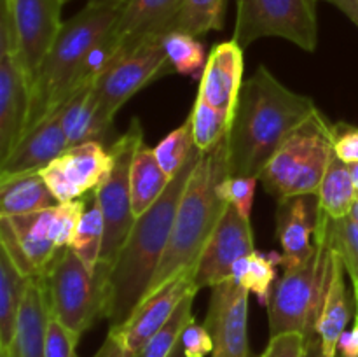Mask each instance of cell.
Instances as JSON below:
<instances>
[{"label":"cell","instance_id":"cell-8","mask_svg":"<svg viewBox=\"0 0 358 357\" xmlns=\"http://www.w3.org/2000/svg\"><path fill=\"white\" fill-rule=\"evenodd\" d=\"M318 0H236L233 41L241 48L280 37L313 52L318 44Z\"/></svg>","mask_w":358,"mask_h":357},{"label":"cell","instance_id":"cell-33","mask_svg":"<svg viewBox=\"0 0 358 357\" xmlns=\"http://www.w3.org/2000/svg\"><path fill=\"white\" fill-rule=\"evenodd\" d=\"M164 52L168 56L171 69L175 74L196 77L199 72L203 74L206 65L205 49L198 37L185 31L173 30L163 37Z\"/></svg>","mask_w":358,"mask_h":357},{"label":"cell","instance_id":"cell-51","mask_svg":"<svg viewBox=\"0 0 358 357\" xmlns=\"http://www.w3.org/2000/svg\"><path fill=\"white\" fill-rule=\"evenodd\" d=\"M352 216L355 217V219L358 220V198H357V202L353 203V209H352Z\"/></svg>","mask_w":358,"mask_h":357},{"label":"cell","instance_id":"cell-48","mask_svg":"<svg viewBox=\"0 0 358 357\" xmlns=\"http://www.w3.org/2000/svg\"><path fill=\"white\" fill-rule=\"evenodd\" d=\"M348 167H350V174H352V178H353V184H355L357 192H358V163L348 164Z\"/></svg>","mask_w":358,"mask_h":357},{"label":"cell","instance_id":"cell-49","mask_svg":"<svg viewBox=\"0 0 358 357\" xmlns=\"http://www.w3.org/2000/svg\"><path fill=\"white\" fill-rule=\"evenodd\" d=\"M168 357H187L184 352V346H182V342H178V345L175 346L173 352H171Z\"/></svg>","mask_w":358,"mask_h":357},{"label":"cell","instance_id":"cell-31","mask_svg":"<svg viewBox=\"0 0 358 357\" xmlns=\"http://www.w3.org/2000/svg\"><path fill=\"white\" fill-rule=\"evenodd\" d=\"M192 125V135H194L196 149L199 153H208L219 142H222L231 133L233 119L222 111L210 105L201 97H196L192 111L189 114Z\"/></svg>","mask_w":358,"mask_h":357},{"label":"cell","instance_id":"cell-12","mask_svg":"<svg viewBox=\"0 0 358 357\" xmlns=\"http://www.w3.org/2000/svg\"><path fill=\"white\" fill-rule=\"evenodd\" d=\"M254 251V231L250 219L241 216L236 206L229 203L196 262V287L203 289L231 280L234 262Z\"/></svg>","mask_w":358,"mask_h":357},{"label":"cell","instance_id":"cell-20","mask_svg":"<svg viewBox=\"0 0 358 357\" xmlns=\"http://www.w3.org/2000/svg\"><path fill=\"white\" fill-rule=\"evenodd\" d=\"M332 247V245H331ZM346 268L341 255L332 248L329 261L327 287H325L324 303L317 321V338L320 340L324 357H338V345L343 332L346 331L350 315V298L346 290Z\"/></svg>","mask_w":358,"mask_h":357},{"label":"cell","instance_id":"cell-6","mask_svg":"<svg viewBox=\"0 0 358 357\" xmlns=\"http://www.w3.org/2000/svg\"><path fill=\"white\" fill-rule=\"evenodd\" d=\"M112 265L100 261L91 270L70 247L58 248L41 279L51 317L83 336L110 312Z\"/></svg>","mask_w":358,"mask_h":357},{"label":"cell","instance_id":"cell-39","mask_svg":"<svg viewBox=\"0 0 358 357\" xmlns=\"http://www.w3.org/2000/svg\"><path fill=\"white\" fill-rule=\"evenodd\" d=\"M79 336L66 329L55 317H49L45 335V357H77L76 346Z\"/></svg>","mask_w":358,"mask_h":357},{"label":"cell","instance_id":"cell-25","mask_svg":"<svg viewBox=\"0 0 358 357\" xmlns=\"http://www.w3.org/2000/svg\"><path fill=\"white\" fill-rule=\"evenodd\" d=\"M7 219L16 233L21 248L41 276L58 252L52 237V209L10 216Z\"/></svg>","mask_w":358,"mask_h":357},{"label":"cell","instance_id":"cell-3","mask_svg":"<svg viewBox=\"0 0 358 357\" xmlns=\"http://www.w3.org/2000/svg\"><path fill=\"white\" fill-rule=\"evenodd\" d=\"M229 135L208 153H201L182 195L170 241L145 296L157 293L175 276L194 272L210 234L229 203L219 195V184L229 177Z\"/></svg>","mask_w":358,"mask_h":357},{"label":"cell","instance_id":"cell-40","mask_svg":"<svg viewBox=\"0 0 358 357\" xmlns=\"http://www.w3.org/2000/svg\"><path fill=\"white\" fill-rule=\"evenodd\" d=\"M0 247L9 254L14 266H16L24 276H28V279H37L38 272L35 270V266L31 265L30 259L27 258L23 248H21L20 241H17L16 238V233H14L13 226H10L7 217H0Z\"/></svg>","mask_w":358,"mask_h":357},{"label":"cell","instance_id":"cell-37","mask_svg":"<svg viewBox=\"0 0 358 357\" xmlns=\"http://www.w3.org/2000/svg\"><path fill=\"white\" fill-rule=\"evenodd\" d=\"M87 202H90V192L84 195V200L79 198L59 203L58 206L52 209V237H55V244L58 248L70 247L77 226L86 212Z\"/></svg>","mask_w":358,"mask_h":357},{"label":"cell","instance_id":"cell-24","mask_svg":"<svg viewBox=\"0 0 358 357\" xmlns=\"http://www.w3.org/2000/svg\"><path fill=\"white\" fill-rule=\"evenodd\" d=\"M51 189L38 172L0 175V216L10 217L58 206Z\"/></svg>","mask_w":358,"mask_h":357},{"label":"cell","instance_id":"cell-23","mask_svg":"<svg viewBox=\"0 0 358 357\" xmlns=\"http://www.w3.org/2000/svg\"><path fill=\"white\" fill-rule=\"evenodd\" d=\"M55 163L83 196L93 192L107 178L114 156L105 144L86 142L66 149Z\"/></svg>","mask_w":358,"mask_h":357},{"label":"cell","instance_id":"cell-53","mask_svg":"<svg viewBox=\"0 0 358 357\" xmlns=\"http://www.w3.org/2000/svg\"><path fill=\"white\" fill-rule=\"evenodd\" d=\"M0 357H6V356H3V354H2V352H0Z\"/></svg>","mask_w":358,"mask_h":357},{"label":"cell","instance_id":"cell-18","mask_svg":"<svg viewBox=\"0 0 358 357\" xmlns=\"http://www.w3.org/2000/svg\"><path fill=\"white\" fill-rule=\"evenodd\" d=\"M69 149L62 122V107L31 126L9 156L0 161V175L41 172Z\"/></svg>","mask_w":358,"mask_h":357},{"label":"cell","instance_id":"cell-15","mask_svg":"<svg viewBox=\"0 0 358 357\" xmlns=\"http://www.w3.org/2000/svg\"><path fill=\"white\" fill-rule=\"evenodd\" d=\"M30 80L16 52L0 49V161L23 139L30 118Z\"/></svg>","mask_w":358,"mask_h":357},{"label":"cell","instance_id":"cell-34","mask_svg":"<svg viewBox=\"0 0 358 357\" xmlns=\"http://www.w3.org/2000/svg\"><path fill=\"white\" fill-rule=\"evenodd\" d=\"M227 0H185L175 30L185 31L194 37L222 30Z\"/></svg>","mask_w":358,"mask_h":357},{"label":"cell","instance_id":"cell-38","mask_svg":"<svg viewBox=\"0 0 358 357\" xmlns=\"http://www.w3.org/2000/svg\"><path fill=\"white\" fill-rule=\"evenodd\" d=\"M257 177H243V175H229L219 184V195L236 206L238 212L243 217L250 219L252 205H254L255 186H257Z\"/></svg>","mask_w":358,"mask_h":357},{"label":"cell","instance_id":"cell-9","mask_svg":"<svg viewBox=\"0 0 358 357\" xmlns=\"http://www.w3.org/2000/svg\"><path fill=\"white\" fill-rule=\"evenodd\" d=\"M143 140V130L138 119H131V125L117 140L108 146L114 164L110 174L94 189L98 205L103 214L105 237L100 261L114 266L133 224L135 216L131 210V188H129V172L136 147Z\"/></svg>","mask_w":358,"mask_h":357},{"label":"cell","instance_id":"cell-21","mask_svg":"<svg viewBox=\"0 0 358 357\" xmlns=\"http://www.w3.org/2000/svg\"><path fill=\"white\" fill-rule=\"evenodd\" d=\"M49 312L45 287L41 276L31 279L24 300L21 303L20 317L14 342L9 350H0L6 357H45V335Z\"/></svg>","mask_w":358,"mask_h":357},{"label":"cell","instance_id":"cell-30","mask_svg":"<svg viewBox=\"0 0 358 357\" xmlns=\"http://www.w3.org/2000/svg\"><path fill=\"white\" fill-rule=\"evenodd\" d=\"M105 237V224L103 214H101L100 205H98L96 195L90 192V202H87L86 212L77 226L76 234L72 238L70 248L90 266L91 270L96 268L100 262L101 248H103Z\"/></svg>","mask_w":358,"mask_h":357},{"label":"cell","instance_id":"cell-41","mask_svg":"<svg viewBox=\"0 0 358 357\" xmlns=\"http://www.w3.org/2000/svg\"><path fill=\"white\" fill-rule=\"evenodd\" d=\"M182 346L187 357H206L213 352V340L205 324L191 321L182 332Z\"/></svg>","mask_w":358,"mask_h":357},{"label":"cell","instance_id":"cell-27","mask_svg":"<svg viewBox=\"0 0 358 357\" xmlns=\"http://www.w3.org/2000/svg\"><path fill=\"white\" fill-rule=\"evenodd\" d=\"M30 282L31 279L24 276L0 247V350H9L13 345L21 303Z\"/></svg>","mask_w":358,"mask_h":357},{"label":"cell","instance_id":"cell-11","mask_svg":"<svg viewBox=\"0 0 358 357\" xmlns=\"http://www.w3.org/2000/svg\"><path fill=\"white\" fill-rule=\"evenodd\" d=\"M16 35V56L31 83L63 27V0H6Z\"/></svg>","mask_w":358,"mask_h":357},{"label":"cell","instance_id":"cell-35","mask_svg":"<svg viewBox=\"0 0 358 357\" xmlns=\"http://www.w3.org/2000/svg\"><path fill=\"white\" fill-rule=\"evenodd\" d=\"M196 150L194 135H192V125L191 119L182 122L177 130L168 133L156 147H154V154L157 158V163L161 164L164 174L170 178H173L178 172L184 168L189 158Z\"/></svg>","mask_w":358,"mask_h":357},{"label":"cell","instance_id":"cell-44","mask_svg":"<svg viewBox=\"0 0 358 357\" xmlns=\"http://www.w3.org/2000/svg\"><path fill=\"white\" fill-rule=\"evenodd\" d=\"M338 357H358V321L350 331L343 332L338 345Z\"/></svg>","mask_w":358,"mask_h":357},{"label":"cell","instance_id":"cell-4","mask_svg":"<svg viewBox=\"0 0 358 357\" xmlns=\"http://www.w3.org/2000/svg\"><path fill=\"white\" fill-rule=\"evenodd\" d=\"M124 6L90 0L83 10L65 21L31 83L28 130L58 111L69 100V88L90 49L114 28ZM24 132V133H27Z\"/></svg>","mask_w":358,"mask_h":357},{"label":"cell","instance_id":"cell-42","mask_svg":"<svg viewBox=\"0 0 358 357\" xmlns=\"http://www.w3.org/2000/svg\"><path fill=\"white\" fill-rule=\"evenodd\" d=\"M306 336L301 332H283L269 336V343L261 357H304Z\"/></svg>","mask_w":358,"mask_h":357},{"label":"cell","instance_id":"cell-22","mask_svg":"<svg viewBox=\"0 0 358 357\" xmlns=\"http://www.w3.org/2000/svg\"><path fill=\"white\" fill-rule=\"evenodd\" d=\"M62 122L69 149L86 142L107 144L114 122L103 118L94 84H87L62 105Z\"/></svg>","mask_w":358,"mask_h":357},{"label":"cell","instance_id":"cell-29","mask_svg":"<svg viewBox=\"0 0 358 357\" xmlns=\"http://www.w3.org/2000/svg\"><path fill=\"white\" fill-rule=\"evenodd\" d=\"M276 266H282V254L254 251L234 262L231 280H234L248 293L255 294L259 303L266 307L276 282Z\"/></svg>","mask_w":358,"mask_h":357},{"label":"cell","instance_id":"cell-46","mask_svg":"<svg viewBox=\"0 0 358 357\" xmlns=\"http://www.w3.org/2000/svg\"><path fill=\"white\" fill-rule=\"evenodd\" d=\"M343 10L358 27V0H327Z\"/></svg>","mask_w":358,"mask_h":357},{"label":"cell","instance_id":"cell-7","mask_svg":"<svg viewBox=\"0 0 358 357\" xmlns=\"http://www.w3.org/2000/svg\"><path fill=\"white\" fill-rule=\"evenodd\" d=\"M320 111H315L280 146L259 181L276 200L318 195L334 156V130Z\"/></svg>","mask_w":358,"mask_h":357},{"label":"cell","instance_id":"cell-14","mask_svg":"<svg viewBox=\"0 0 358 357\" xmlns=\"http://www.w3.org/2000/svg\"><path fill=\"white\" fill-rule=\"evenodd\" d=\"M194 289L199 290L194 284V272L182 273L161 287L157 293L143 298L124 324L108 329L122 343L126 357L138 354L145 343L166 324L180 301Z\"/></svg>","mask_w":358,"mask_h":357},{"label":"cell","instance_id":"cell-45","mask_svg":"<svg viewBox=\"0 0 358 357\" xmlns=\"http://www.w3.org/2000/svg\"><path fill=\"white\" fill-rule=\"evenodd\" d=\"M93 357H126V352H124V346H122V343L119 342L117 336H115L114 332L108 331L103 345L98 349V352L94 354Z\"/></svg>","mask_w":358,"mask_h":357},{"label":"cell","instance_id":"cell-17","mask_svg":"<svg viewBox=\"0 0 358 357\" xmlns=\"http://www.w3.org/2000/svg\"><path fill=\"white\" fill-rule=\"evenodd\" d=\"M243 88V48L233 38L219 42L206 58L198 94L234 121Z\"/></svg>","mask_w":358,"mask_h":357},{"label":"cell","instance_id":"cell-1","mask_svg":"<svg viewBox=\"0 0 358 357\" xmlns=\"http://www.w3.org/2000/svg\"><path fill=\"white\" fill-rule=\"evenodd\" d=\"M315 111L310 97L289 90L264 65L259 66L243 83L231 126V175L261 177L280 146Z\"/></svg>","mask_w":358,"mask_h":357},{"label":"cell","instance_id":"cell-16","mask_svg":"<svg viewBox=\"0 0 358 357\" xmlns=\"http://www.w3.org/2000/svg\"><path fill=\"white\" fill-rule=\"evenodd\" d=\"M320 203L317 195L278 200L276 237L282 245V266L297 265L313 254Z\"/></svg>","mask_w":358,"mask_h":357},{"label":"cell","instance_id":"cell-47","mask_svg":"<svg viewBox=\"0 0 358 357\" xmlns=\"http://www.w3.org/2000/svg\"><path fill=\"white\" fill-rule=\"evenodd\" d=\"M304 357H324L322 354V345L320 340L315 336V338L306 340V350H304Z\"/></svg>","mask_w":358,"mask_h":357},{"label":"cell","instance_id":"cell-5","mask_svg":"<svg viewBox=\"0 0 358 357\" xmlns=\"http://www.w3.org/2000/svg\"><path fill=\"white\" fill-rule=\"evenodd\" d=\"M329 217L318 216L317 247L310 258L297 265L283 266V275L276 279L268 304L269 336L301 332L306 340L317 336V321L327 287L331 261Z\"/></svg>","mask_w":358,"mask_h":357},{"label":"cell","instance_id":"cell-52","mask_svg":"<svg viewBox=\"0 0 358 357\" xmlns=\"http://www.w3.org/2000/svg\"><path fill=\"white\" fill-rule=\"evenodd\" d=\"M65 2H69V0H63V4H65ZM107 2H117V4H122V6H126L129 0H107Z\"/></svg>","mask_w":358,"mask_h":357},{"label":"cell","instance_id":"cell-36","mask_svg":"<svg viewBox=\"0 0 358 357\" xmlns=\"http://www.w3.org/2000/svg\"><path fill=\"white\" fill-rule=\"evenodd\" d=\"M331 245L345 262L346 273L355 282L358 280V220L352 214L343 219H329Z\"/></svg>","mask_w":358,"mask_h":357},{"label":"cell","instance_id":"cell-2","mask_svg":"<svg viewBox=\"0 0 358 357\" xmlns=\"http://www.w3.org/2000/svg\"><path fill=\"white\" fill-rule=\"evenodd\" d=\"M201 153H192L187 163L170 181L161 198L147 212L136 217L110 273V328L124 324L140 301L163 259L170 241L178 205L189 177Z\"/></svg>","mask_w":358,"mask_h":357},{"label":"cell","instance_id":"cell-19","mask_svg":"<svg viewBox=\"0 0 358 357\" xmlns=\"http://www.w3.org/2000/svg\"><path fill=\"white\" fill-rule=\"evenodd\" d=\"M185 0H129L112 28L119 42L115 58L135 48L143 38L166 35L177 28Z\"/></svg>","mask_w":358,"mask_h":357},{"label":"cell","instance_id":"cell-32","mask_svg":"<svg viewBox=\"0 0 358 357\" xmlns=\"http://www.w3.org/2000/svg\"><path fill=\"white\" fill-rule=\"evenodd\" d=\"M198 294V290H191L184 300L180 301V304L177 307V310L173 312L170 318L166 321V324L145 343L142 350L138 354H135L133 357H168L173 352L175 346L178 345L182 338V332L187 328V324L191 321H194V315H192V303H194V298Z\"/></svg>","mask_w":358,"mask_h":357},{"label":"cell","instance_id":"cell-28","mask_svg":"<svg viewBox=\"0 0 358 357\" xmlns=\"http://www.w3.org/2000/svg\"><path fill=\"white\" fill-rule=\"evenodd\" d=\"M318 203L320 209L329 219H343L352 214L353 203L357 202L358 192L353 184L350 167L338 156H332L327 172L322 181L320 191H318Z\"/></svg>","mask_w":358,"mask_h":357},{"label":"cell","instance_id":"cell-50","mask_svg":"<svg viewBox=\"0 0 358 357\" xmlns=\"http://www.w3.org/2000/svg\"><path fill=\"white\" fill-rule=\"evenodd\" d=\"M353 289H355V301H357V321H358V280L353 282Z\"/></svg>","mask_w":358,"mask_h":357},{"label":"cell","instance_id":"cell-13","mask_svg":"<svg viewBox=\"0 0 358 357\" xmlns=\"http://www.w3.org/2000/svg\"><path fill=\"white\" fill-rule=\"evenodd\" d=\"M205 328L213 340L212 357H254L248 345V290L234 280L210 287Z\"/></svg>","mask_w":358,"mask_h":357},{"label":"cell","instance_id":"cell-10","mask_svg":"<svg viewBox=\"0 0 358 357\" xmlns=\"http://www.w3.org/2000/svg\"><path fill=\"white\" fill-rule=\"evenodd\" d=\"M164 35L142 42L114 59L107 72L94 83L98 105L107 121L114 122L119 108L147 84L173 74L163 46Z\"/></svg>","mask_w":358,"mask_h":357},{"label":"cell","instance_id":"cell-26","mask_svg":"<svg viewBox=\"0 0 358 357\" xmlns=\"http://www.w3.org/2000/svg\"><path fill=\"white\" fill-rule=\"evenodd\" d=\"M170 181L171 178L164 174L161 164L157 163L154 149H150L142 140L140 146L136 147L131 161V172H129L131 210L135 219L147 212L161 198Z\"/></svg>","mask_w":358,"mask_h":357},{"label":"cell","instance_id":"cell-43","mask_svg":"<svg viewBox=\"0 0 358 357\" xmlns=\"http://www.w3.org/2000/svg\"><path fill=\"white\" fill-rule=\"evenodd\" d=\"M334 130V153L346 164L358 163V128L346 122H338Z\"/></svg>","mask_w":358,"mask_h":357}]
</instances>
